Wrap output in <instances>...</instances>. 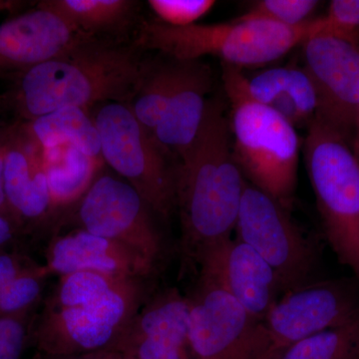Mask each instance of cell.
<instances>
[{"instance_id":"1","label":"cell","mask_w":359,"mask_h":359,"mask_svg":"<svg viewBox=\"0 0 359 359\" xmlns=\"http://www.w3.org/2000/svg\"><path fill=\"white\" fill-rule=\"evenodd\" d=\"M176 169L181 275L198 271L214 245L233 237L245 183L233 157L230 119L221 99L208 103L195 143Z\"/></svg>"},{"instance_id":"2","label":"cell","mask_w":359,"mask_h":359,"mask_svg":"<svg viewBox=\"0 0 359 359\" xmlns=\"http://www.w3.org/2000/svg\"><path fill=\"white\" fill-rule=\"evenodd\" d=\"M146 66L131 49L94 37L69 53L16 74L0 95V113L27 122L62 108L86 110L94 104L124 103L136 95Z\"/></svg>"},{"instance_id":"3","label":"cell","mask_w":359,"mask_h":359,"mask_svg":"<svg viewBox=\"0 0 359 359\" xmlns=\"http://www.w3.org/2000/svg\"><path fill=\"white\" fill-rule=\"evenodd\" d=\"M245 77L240 68L223 65L233 157L250 184L290 211L299 173V134L282 116L248 94Z\"/></svg>"},{"instance_id":"4","label":"cell","mask_w":359,"mask_h":359,"mask_svg":"<svg viewBox=\"0 0 359 359\" xmlns=\"http://www.w3.org/2000/svg\"><path fill=\"white\" fill-rule=\"evenodd\" d=\"M316 33V18L297 27L242 18L216 25L171 26L161 21L142 23L137 45L176 61L216 56L224 65L242 68L268 65L283 57Z\"/></svg>"},{"instance_id":"5","label":"cell","mask_w":359,"mask_h":359,"mask_svg":"<svg viewBox=\"0 0 359 359\" xmlns=\"http://www.w3.org/2000/svg\"><path fill=\"white\" fill-rule=\"evenodd\" d=\"M304 159L323 235L337 261L359 280V160L339 135L314 119Z\"/></svg>"},{"instance_id":"6","label":"cell","mask_w":359,"mask_h":359,"mask_svg":"<svg viewBox=\"0 0 359 359\" xmlns=\"http://www.w3.org/2000/svg\"><path fill=\"white\" fill-rule=\"evenodd\" d=\"M145 280H129L92 304L42 309L30 341L43 358H68L109 351L147 301Z\"/></svg>"},{"instance_id":"7","label":"cell","mask_w":359,"mask_h":359,"mask_svg":"<svg viewBox=\"0 0 359 359\" xmlns=\"http://www.w3.org/2000/svg\"><path fill=\"white\" fill-rule=\"evenodd\" d=\"M102 159L163 219L176 209V170L129 105L109 102L94 116Z\"/></svg>"},{"instance_id":"8","label":"cell","mask_w":359,"mask_h":359,"mask_svg":"<svg viewBox=\"0 0 359 359\" xmlns=\"http://www.w3.org/2000/svg\"><path fill=\"white\" fill-rule=\"evenodd\" d=\"M233 233L271 266L285 294L314 283L318 243L295 224L290 210L248 181Z\"/></svg>"},{"instance_id":"9","label":"cell","mask_w":359,"mask_h":359,"mask_svg":"<svg viewBox=\"0 0 359 359\" xmlns=\"http://www.w3.org/2000/svg\"><path fill=\"white\" fill-rule=\"evenodd\" d=\"M358 314V295L351 283L325 280L290 290L259 323L257 359H275L295 342L344 325Z\"/></svg>"},{"instance_id":"10","label":"cell","mask_w":359,"mask_h":359,"mask_svg":"<svg viewBox=\"0 0 359 359\" xmlns=\"http://www.w3.org/2000/svg\"><path fill=\"white\" fill-rule=\"evenodd\" d=\"M75 219L81 230L134 250L157 266L165 245L140 194L121 179L100 175L79 200Z\"/></svg>"},{"instance_id":"11","label":"cell","mask_w":359,"mask_h":359,"mask_svg":"<svg viewBox=\"0 0 359 359\" xmlns=\"http://www.w3.org/2000/svg\"><path fill=\"white\" fill-rule=\"evenodd\" d=\"M302 46L304 69L316 92V119L353 148L358 123L359 47L334 35L316 33Z\"/></svg>"},{"instance_id":"12","label":"cell","mask_w":359,"mask_h":359,"mask_svg":"<svg viewBox=\"0 0 359 359\" xmlns=\"http://www.w3.org/2000/svg\"><path fill=\"white\" fill-rule=\"evenodd\" d=\"M192 359H257V328L240 302L217 283L198 278L188 297Z\"/></svg>"},{"instance_id":"13","label":"cell","mask_w":359,"mask_h":359,"mask_svg":"<svg viewBox=\"0 0 359 359\" xmlns=\"http://www.w3.org/2000/svg\"><path fill=\"white\" fill-rule=\"evenodd\" d=\"M198 273L201 278L226 290L257 321H263L285 294L282 283L271 266L236 237L208 250L201 259Z\"/></svg>"},{"instance_id":"14","label":"cell","mask_w":359,"mask_h":359,"mask_svg":"<svg viewBox=\"0 0 359 359\" xmlns=\"http://www.w3.org/2000/svg\"><path fill=\"white\" fill-rule=\"evenodd\" d=\"M92 37L39 2L0 25V76L60 57Z\"/></svg>"},{"instance_id":"15","label":"cell","mask_w":359,"mask_h":359,"mask_svg":"<svg viewBox=\"0 0 359 359\" xmlns=\"http://www.w3.org/2000/svg\"><path fill=\"white\" fill-rule=\"evenodd\" d=\"M188 297L168 287L144 302L109 351L127 359H192Z\"/></svg>"},{"instance_id":"16","label":"cell","mask_w":359,"mask_h":359,"mask_svg":"<svg viewBox=\"0 0 359 359\" xmlns=\"http://www.w3.org/2000/svg\"><path fill=\"white\" fill-rule=\"evenodd\" d=\"M4 194L21 231L46 223L54 211L45 172L43 149L20 122L8 125L4 156Z\"/></svg>"},{"instance_id":"17","label":"cell","mask_w":359,"mask_h":359,"mask_svg":"<svg viewBox=\"0 0 359 359\" xmlns=\"http://www.w3.org/2000/svg\"><path fill=\"white\" fill-rule=\"evenodd\" d=\"M44 266L50 275L94 271L125 280H146L156 269L154 264L126 245L81 229L54 238Z\"/></svg>"},{"instance_id":"18","label":"cell","mask_w":359,"mask_h":359,"mask_svg":"<svg viewBox=\"0 0 359 359\" xmlns=\"http://www.w3.org/2000/svg\"><path fill=\"white\" fill-rule=\"evenodd\" d=\"M212 88L209 66L195 61H178V77L173 93L152 136L166 154L183 159L195 143Z\"/></svg>"},{"instance_id":"19","label":"cell","mask_w":359,"mask_h":359,"mask_svg":"<svg viewBox=\"0 0 359 359\" xmlns=\"http://www.w3.org/2000/svg\"><path fill=\"white\" fill-rule=\"evenodd\" d=\"M248 94L297 128L308 127L318 111L316 92L304 67L271 68L245 77Z\"/></svg>"},{"instance_id":"20","label":"cell","mask_w":359,"mask_h":359,"mask_svg":"<svg viewBox=\"0 0 359 359\" xmlns=\"http://www.w3.org/2000/svg\"><path fill=\"white\" fill-rule=\"evenodd\" d=\"M45 172L54 210L79 200L96 179L101 160L90 157L74 146L60 145L43 150Z\"/></svg>"},{"instance_id":"21","label":"cell","mask_w":359,"mask_h":359,"mask_svg":"<svg viewBox=\"0 0 359 359\" xmlns=\"http://www.w3.org/2000/svg\"><path fill=\"white\" fill-rule=\"evenodd\" d=\"M20 123L43 150L71 145L90 157L102 159L98 130L86 110L62 108L32 121Z\"/></svg>"},{"instance_id":"22","label":"cell","mask_w":359,"mask_h":359,"mask_svg":"<svg viewBox=\"0 0 359 359\" xmlns=\"http://www.w3.org/2000/svg\"><path fill=\"white\" fill-rule=\"evenodd\" d=\"M42 6L62 16L84 34L121 32L132 20V0H44Z\"/></svg>"},{"instance_id":"23","label":"cell","mask_w":359,"mask_h":359,"mask_svg":"<svg viewBox=\"0 0 359 359\" xmlns=\"http://www.w3.org/2000/svg\"><path fill=\"white\" fill-rule=\"evenodd\" d=\"M359 348V314L339 325L295 342L275 359H353Z\"/></svg>"},{"instance_id":"24","label":"cell","mask_w":359,"mask_h":359,"mask_svg":"<svg viewBox=\"0 0 359 359\" xmlns=\"http://www.w3.org/2000/svg\"><path fill=\"white\" fill-rule=\"evenodd\" d=\"M178 77V61L146 69L134 102L129 105L142 126L153 133L166 110Z\"/></svg>"},{"instance_id":"25","label":"cell","mask_w":359,"mask_h":359,"mask_svg":"<svg viewBox=\"0 0 359 359\" xmlns=\"http://www.w3.org/2000/svg\"><path fill=\"white\" fill-rule=\"evenodd\" d=\"M94 271H76L62 276L50 297L45 302V309L57 311L86 306L100 299L106 294L126 282Z\"/></svg>"},{"instance_id":"26","label":"cell","mask_w":359,"mask_h":359,"mask_svg":"<svg viewBox=\"0 0 359 359\" xmlns=\"http://www.w3.org/2000/svg\"><path fill=\"white\" fill-rule=\"evenodd\" d=\"M51 276L46 266L34 264L0 290V318L33 311Z\"/></svg>"},{"instance_id":"27","label":"cell","mask_w":359,"mask_h":359,"mask_svg":"<svg viewBox=\"0 0 359 359\" xmlns=\"http://www.w3.org/2000/svg\"><path fill=\"white\" fill-rule=\"evenodd\" d=\"M318 6L316 0H262L240 18L297 27L313 20L311 15Z\"/></svg>"},{"instance_id":"28","label":"cell","mask_w":359,"mask_h":359,"mask_svg":"<svg viewBox=\"0 0 359 359\" xmlns=\"http://www.w3.org/2000/svg\"><path fill=\"white\" fill-rule=\"evenodd\" d=\"M316 33L334 35L359 47V0L330 1L327 13L316 18Z\"/></svg>"},{"instance_id":"29","label":"cell","mask_w":359,"mask_h":359,"mask_svg":"<svg viewBox=\"0 0 359 359\" xmlns=\"http://www.w3.org/2000/svg\"><path fill=\"white\" fill-rule=\"evenodd\" d=\"M33 311L0 318V359L21 358L30 341Z\"/></svg>"},{"instance_id":"30","label":"cell","mask_w":359,"mask_h":359,"mask_svg":"<svg viewBox=\"0 0 359 359\" xmlns=\"http://www.w3.org/2000/svg\"><path fill=\"white\" fill-rule=\"evenodd\" d=\"M148 4L161 22L178 27L195 25L215 6L212 0H150Z\"/></svg>"},{"instance_id":"31","label":"cell","mask_w":359,"mask_h":359,"mask_svg":"<svg viewBox=\"0 0 359 359\" xmlns=\"http://www.w3.org/2000/svg\"><path fill=\"white\" fill-rule=\"evenodd\" d=\"M34 264L18 252L0 250V290Z\"/></svg>"},{"instance_id":"32","label":"cell","mask_w":359,"mask_h":359,"mask_svg":"<svg viewBox=\"0 0 359 359\" xmlns=\"http://www.w3.org/2000/svg\"><path fill=\"white\" fill-rule=\"evenodd\" d=\"M7 130H8V125L0 127V214L4 215V216L7 217V218L13 219L14 223H15V221H14L13 218V215H11V210H9L8 204H7L6 194H4V149H6Z\"/></svg>"},{"instance_id":"33","label":"cell","mask_w":359,"mask_h":359,"mask_svg":"<svg viewBox=\"0 0 359 359\" xmlns=\"http://www.w3.org/2000/svg\"><path fill=\"white\" fill-rule=\"evenodd\" d=\"M21 233L20 226L13 219L0 214V250H6Z\"/></svg>"},{"instance_id":"34","label":"cell","mask_w":359,"mask_h":359,"mask_svg":"<svg viewBox=\"0 0 359 359\" xmlns=\"http://www.w3.org/2000/svg\"><path fill=\"white\" fill-rule=\"evenodd\" d=\"M44 359H127L115 351H99V353L83 354V355L68 356V358H44Z\"/></svg>"},{"instance_id":"35","label":"cell","mask_w":359,"mask_h":359,"mask_svg":"<svg viewBox=\"0 0 359 359\" xmlns=\"http://www.w3.org/2000/svg\"><path fill=\"white\" fill-rule=\"evenodd\" d=\"M25 6V2L14 1V0H0V13H14Z\"/></svg>"},{"instance_id":"36","label":"cell","mask_w":359,"mask_h":359,"mask_svg":"<svg viewBox=\"0 0 359 359\" xmlns=\"http://www.w3.org/2000/svg\"><path fill=\"white\" fill-rule=\"evenodd\" d=\"M353 150L356 158L359 160V99H358V123H356V132L355 137L353 144Z\"/></svg>"},{"instance_id":"37","label":"cell","mask_w":359,"mask_h":359,"mask_svg":"<svg viewBox=\"0 0 359 359\" xmlns=\"http://www.w3.org/2000/svg\"><path fill=\"white\" fill-rule=\"evenodd\" d=\"M353 359H359V348L358 353H356L355 356H354Z\"/></svg>"},{"instance_id":"38","label":"cell","mask_w":359,"mask_h":359,"mask_svg":"<svg viewBox=\"0 0 359 359\" xmlns=\"http://www.w3.org/2000/svg\"><path fill=\"white\" fill-rule=\"evenodd\" d=\"M6 125H7V124H0V127H1V126H6Z\"/></svg>"}]
</instances>
